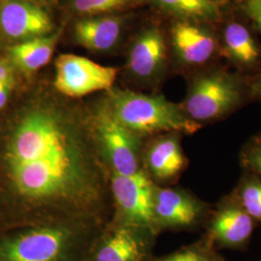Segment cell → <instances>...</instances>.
<instances>
[{
	"mask_svg": "<svg viewBox=\"0 0 261 261\" xmlns=\"http://www.w3.org/2000/svg\"><path fill=\"white\" fill-rule=\"evenodd\" d=\"M90 112L37 87L0 113V229L113 216Z\"/></svg>",
	"mask_w": 261,
	"mask_h": 261,
	"instance_id": "cell-1",
	"label": "cell"
},
{
	"mask_svg": "<svg viewBox=\"0 0 261 261\" xmlns=\"http://www.w3.org/2000/svg\"><path fill=\"white\" fill-rule=\"evenodd\" d=\"M105 226L65 222L0 229V261H88Z\"/></svg>",
	"mask_w": 261,
	"mask_h": 261,
	"instance_id": "cell-2",
	"label": "cell"
},
{
	"mask_svg": "<svg viewBox=\"0 0 261 261\" xmlns=\"http://www.w3.org/2000/svg\"><path fill=\"white\" fill-rule=\"evenodd\" d=\"M103 99L114 118L143 140L168 133L190 135L200 128L181 105L168 101L163 95L113 87Z\"/></svg>",
	"mask_w": 261,
	"mask_h": 261,
	"instance_id": "cell-3",
	"label": "cell"
},
{
	"mask_svg": "<svg viewBox=\"0 0 261 261\" xmlns=\"http://www.w3.org/2000/svg\"><path fill=\"white\" fill-rule=\"evenodd\" d=\"M89 112L94 137L111 173L133 175L143 170L141 156L144 140L117 121L103 99Z\"/></svg>",
	"mask_w": 261,
	"mask_h": 261,
	"instance_id": "cell-4",
	"label": "cell"
},
{
	"mask_svg": "<svg viewBox=\"0 0 261 261\" xmlns=\"http://www.w3.org/2000/svg\"><path fill=\"white\" fill-rule=\"evenodd\" d=\"M242 98L243 84L237 75L210 70L193 79L181 107L192 120L200 124L226 115Z\"/></svg>",
	"mask_w": 261,
	"mask_h": 261,
	"instance_id": "cell-5",
	"label": "cell"
},
{
	"mask_svg": "<svg viewBox=\"0 0 261 261\" xmlns=\"http://www.w3.org/2000/svg\"><path fill=\"white\" fill-rule=\"evenodd\" d=\"M156 184L144 170L133 175L112 173V221L150 229L159 233L154 218Z\"/></svg>",
	"mask_w": 261,
	"mask_h": 261,
	"instance_id": "cell-6",
	"label": "cell"
},
{
	"mask_svg": "<svg viewBox=\"0 0 261 261\" xmlns=\"http://www.w3.org/2000/svg\"><path fill=\"white\" fill-rule=\"evenodd\" d=\"M118 70L74 55H62L56 61L53 87L68 99H80L99 91L106 93L114 87Z\"/></svg>",
	"mask_w": 261,
	"mask_h": 261,
	"instance_id": "cell-7",
	"label": "cell"
},
{
	"mask_svg": "<svg viewBox=\"0 0 261 261\" xmlns=\"http://www.w3.org/2000/svg\"><path fill=\"white\" fill-rule=\"evenodd\" d=\"M155 235L147 228L111 221L94 243L88 261H149Z\"/></svg>",
	"mask_w": 261,
	"mask_h": 261,
	"instance_id": "cell-8",
	"label": "cell"
},
{
	"mask_svg": "<svg viewBox=\"0 0 261 261\" xmlns=\"http://www.w3.org/2000/svg\"><path fill=\"white\" fill-rule=\"evenodd\" d=\"M54 22L43 5L31 0H0V34L17 43L47 36Z\"/></svg>",
	"mask_w": 261,
	"mask_h": 261,
	"instance_id": "cell-9",
	"label": "cell"
},
{
	"mask_svg": "<svg viewBox=\"0 0 261 261\" xmlns=\"http://www.w3.org/2000/svg\"><path fill=\"white\" fill-rule=\"evenodd\" d=\"M171 45L180 64L201 67L214 58L220 47L212 24L176 20L170 31Z\"/></svg>",
	"mask_w": 261,
	"mask_h": 261,
	"instance_id": "cell-10",
	"label": "cell"
},
{
	"mask_svg": "<svg viewBox=\"0 0 261 261\" xmlns=\"http://www.w3.org/2000/svg\"><path fill=\"white\" fill-rule=\"evenodd\" d=\"M167 66V44L163 31L148 27L140 31L132 44L127 60L130 77L141 84L160 81Z\"/></svg>",
	"mask_w": 261,
	"mask_h": 261,
	"instance_id": "cell-11",
	"label": "cell"
},
{
	"mask_svg": "<svg viewBox=\"0 0 261 261\" xmlns=\"http://www.w3.org/2000/svg\"><path fill=\"white\" fill-rule=\"evenodd\" d=\"M142 168L155 183H168L181 174L187 160L180 143V134L154 136L142 147Z\"/></svg>",
	"mask_w": 261,
	"mask_h": 261,
	"instance_id": "cell-12",
	"label": "cell"
},
{
	"mask_svg": "<svg viewBox=\"0 0 261 261\" xmlns=\"http://www.w3.org/2000/svg\"><path fill=\"white\" fill-rule=\"evenodd\" d=\"M204 211V204L186 191L155 186L154 218L158 231L190 227L202 218Z\"/></svg>",
	"mask_w": 261,
	"mask_h": 261,
	"instance_id": "cell-13",
	"label": "cell"
},
{
	"mask_svg": "<svg viewBox=\"0 0 261 261\" xmlns=\"http://www.w3.org/2000/svg\"><path fill=\"white\" fill-rule=\"evenodd\" d=\"M124 19L111 14L84 17L74 25L75 42L90 50L105 51L114 47L119 41Z\"/></svg>",
	"mask_w": 261,
	"mask_h": 261,
	"instance_id": "cell-14",
	"label": "cell"
},
{
	"mask_svg": "<svg viewBox=\"0 0 261 261\" xmlns=\"http://www.w3.org/2000/svg\"><path fill=\"white\" fill-rule=\"evenodd\" d=\"M61 31L17 43L9 47V63L21 75H33L49 62Z\"/></svg>",
	"mask_w": 261,
	"mask_h": 261,
	"instance_id": "cell-15",
	"label": "cell"
},
{
	"mask_svg": "<svg viewBox=\"0 0 261 261\" xmlns=\"http://www.w3.org/2000/svg\"><path fill=\"white\" fill-rule=\"evenodd\" d=\"M253 221L239 203L228 204L216 213L210 231L216 241L224 246L236 247L248 241L252 235Z\"/></svg>",
	"mask_w": 261,
	"mask_h": 261,
	"instance_id": "cell-16",
	"label": "cell"
},
{
	"mask_svg": "<svg viewBox=\"0 0 261 261\" xmlns=\"http://www.w3.org/2000/svg\"><path fill=\"white\" fill-rule=\"evenodd\" d=\"M219 44L228 60L240 68H252L259 62V46L251 30L240 21H228L224 25Z\"/></svg>",
	"mask_w": 261,
	"mask_h": 261,
	"instance_id": "cell-17",
	"label": "cell"
},
{
	"mask_svg": "<svg viewBox=\"0 0 261 261\" xmlns=\"http://www.w3.org/2000/svg\"><path fill=\"white\" fill-rule=\"evenodd\" d=\"M159 9L176 18L213 24L223 19L224 4L214 0H149Z\"/></svg>",
	"mask_w": 261,
	"mask_h": 261,
	"instance_id": "cell-18",
	"label": "cell"
},
{
	"mask_svg": "<svg viewBox=\"0 0 261 261\" xmlns=\"http://www.w3.org/2000/svg\"><path fill=\"white\" fill-rule=\"evenodd\" d=\"M134 0H68L69 7L84 17L106 15L123 9Z\"/></svg>",
	"mask_w": 261,
	"mask_h": 261,
	"instance_id": "cell-19",
	"label": "cell"
},
{
	"mask_svg": "<svg viewBox=\"0 0 261 261\" xmlns=\"http://www.w3.org/2000/svg\"><path fill=\"white\" fill-rule=\"evenodd\" d=\"M239 204L250 217L261 222V179L255 176L244 182L239 191Z\"/></svg>",
	"mask_w": 261,
	"mask_h": 261,
	"instance_id": "cell-20",
	"label": "cell"
},
{
	"mask_svg": "<svg viewBox=\"0 0 261 261\" xmlns=\"http://www.w3.org/2000/svg\"><path fill=\"white\" fill-rule=\"evenodd\" d=\"M246 167L261 179V134L253 138L243 154Z\"/></svg>",
	"mask_w": 261,
	"mask_h": 261,
	"instance_id": "cell-21",
	"label": "cell"
},
{
	"mask_svg": "<svg viewBox=\"0 0 261 261\" xmlns=\"http://www.w3.org/2000/svg\"><path fill=\"white\" fill-rule=\"evenodd\" d=\"M235 2L261 31V0H235ZM258 90L261 94V76L258 82Z\"/></svg>",
	"mask_w": 261,
	"mask_h": 261,
	"instance_id": "cell-22",
	"label": "cell"
},
{
	"mask_svg": "<svg viewBox=\"0 0 261 261\" xmlns=\"http://www.w3.org/2000/svg\"><path fill=\"white\" fill-rule=\"evenodd\" d=\"M154 261H211L208 256L196 249H184L160 257Z\"/></svg>",
	"mask_w": 261,
	"mask_h": 261,
	"instance_id": "cell-23",
	"label": "cell"
},
{
	"mask_svg": "<svg viewBox=\"0 0 261 261\" xmlns=\"http://www.w3.org/2000/svg\"><path fill=\"white\" fill-rule=\"evenodd\" d=\"M16 81H18L17 72L10 64L9 61H5L0 58V83Z\"/></svg>",
	"mask_w": 261,
	"mask_h": 261,
	"instance_id": "cell-24",
	"label": "cell"
},
{
	"mask_svg": "<svg viewBox=\"0 0 261 261\" xmlns=\"http://www.w3.org/2000/svg\"><path fill=\"white\" fill-rule=\"evenodd\" d=\"M31 1H33V2H36L38 4H41V5H43V3H47V2H49L50 0H31Z\"/></svg>",
	"mask_w": 261,
	"mask_h": 261,
	"instance_id": "cell-25",
	"label": "cell"
},
{
	"mask_svg": "<svg viewBox=\"0 0 261 261\" xmlns=\"http://www.w3.org/2000/svg\"><path fill=\"white\" fill-rule=\"evenodd\" d=\"M214 1H217V2H219V3H222V4H224L226 0H214Z\"/></svg>",
	"mask_w": 261,
	"mask_h": 261,
	"instance_id": "cell-26",
	"label": "cell"
}]
</instances>
